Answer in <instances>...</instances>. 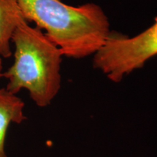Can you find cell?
Wrapping results in <instances>:
<instances>
[{
    "instance_id": "obj_3",
    "label": "cell",
    "mask_w": 157,
    "mask_h": 157,
    "mask_svg": "<svg viewBox=\"0 0 157 157\" xmlns=\"http://www.w3.org/2000/svg\"><path fill=\"white\" fill-rule=\"evenodd\" d=\"M156 55L157 17L154 25L134 37L111 32L103 46L94 55L93 66L118 83Z\"/></svg>"
},
{
    "instance_id": "obj_5",
    "label": "cell",
    "mask_w": 157,
    "mask_h": 157,
    "mask_svg": "<svg viewBox=\"0 0 157 157\" xmlns=\"http://www.w3.org/2000/svg\"><path fill=\"white\" fill-rule=\"evenodd\" d=\"M23 21L17 0H0V57L10 58L12 55L11 39L13 33Z\"/></svg>"
},
{
    "instance_id": "obj_1",
    "label": "cell",
    "mask_w": 157,
    "mask_h": 157,
    "mask_svg": "<svg viewBox=\"0 0 157 157\" xmlns=\"http://www.w3.org/2000/svg\"><path fill=\"white\" fill-rule=\"evenodd\" d=\"M25 21L44 29L63 56L83 58L95 55L109 36L110 23L99 5L73 7L61 0H17Z\"/></svg>"
},
{
    "instance_id": "obj_4",
    "label": "cell",
    "mask_w": 157,
    "mask_h": 157,
    "mask_svg": "<svg viewBox=\"0 0 157 157\" xmlns=\"http://www.w3.org/2000/svg\"><path fill=\"white\" fill-rule=\"evenodd\" d=\"M24 107V102L16 95L5 88L0 89V157H7L5 141L10 125L21 124L26 119Z\"/></svg>"
},
{
    "instance_id": "obj_2",
    "label": "cell",
    "mask_w": 157,
    "mask_h": 157,
    "mask_svg": "<svg viewBox=\"0 0 157 157\" xmlns=\"http://www.w3.org/2000/svg\"><path fill=\"white\" fill-rule=\"evenodd\" d=\"M11 42L15 44V60L2 74L8 79L5 89L14 95L27 90L38 106H48L61 86V50L42 29L30 26L26 21L17 25Z\"/></svg>"
},
{
    "instance_id": "obj_6",
    "label": "cell",
    "mask_w": 157,
    "mask_h": 157,
    "mask_svg": "<svg viewBox=\"0 0 157 157\" xmlns=\"http://www.w3.org/2000/svg\"><path fill=\"white\" fill-rule=\"evenodd\" d=\"M2 58L0 57V77L2 76Z\"/></svg>"
}]
</instances>
